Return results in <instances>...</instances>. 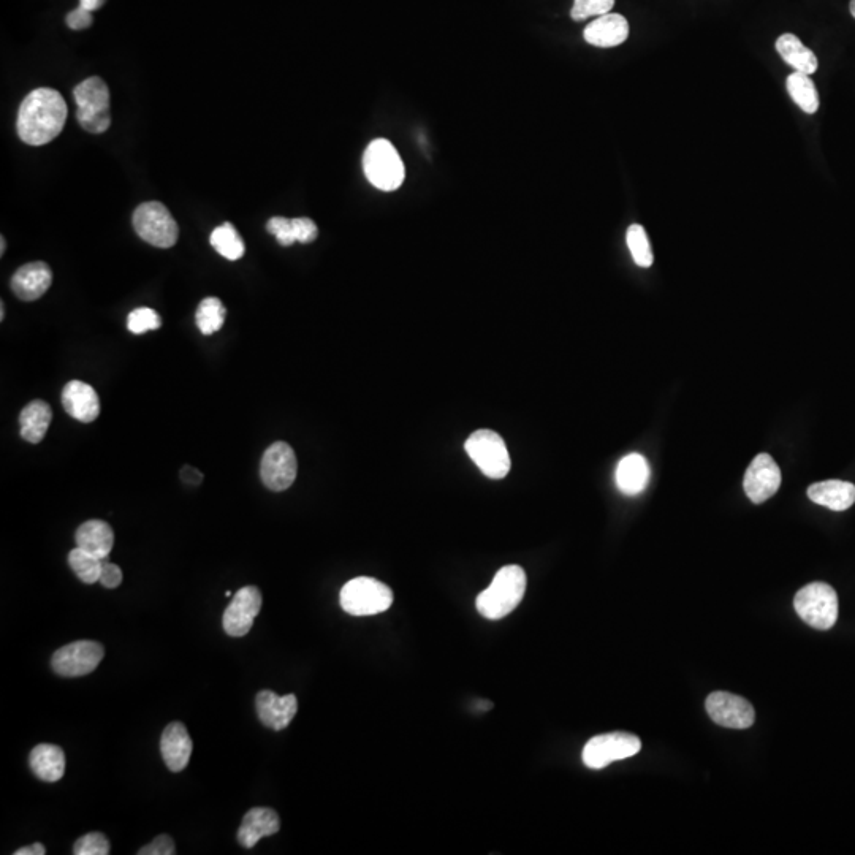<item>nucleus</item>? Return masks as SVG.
<instances>
[{"instance_id":"nucleus-1","label":"nucleus","mask_w":855,"mask_h":855,"mask_svg":"<svg viewBox=\"0 0 855 855\" xmlns=\"http://www.w3.org/2000/svg\"><path fill=\"white\" fill-rule=\"evenodd\" d=\"M67 113V103L59 92L50 88L35 89L19 107L16 122L19 138L31 146L50 143L64 129Z\"/></svg>"},{"instance_id":"nucleus-2","label":"nucleus","mask_w":855,"mask_h":855,"mask_svg":"<svg viewBox=\"0 0 855 855\" xmlns=\"http://www.w3.org/2000/svg\"><path fill=\"white\" fill-rule=\"evenodd\" d=\"M526 574L523 567L506 566L498 570L493 582L477 596L475 607L483 618L501 620L512 613L523 601L526 593Z\"/></svg>"},{"instance_id":"nucleus-3","label":"nucleus","mask_w":855,"mask_h":855,"mask_svg":"<svg viewBox=\"0 0 855 855\" xmlns=\"http://www.w3.org/2000/svg\"><path fill=\"white\" fill-rule=\"evenodd\" d=\"M73 95L76 102V119L80 126L97 135L107 132L111 126L110 89L107 83L99 76H92L78 84Z\"/></svg>"},{"instance_id":"nucleus-4","label":"nucleus","mask_w":855,"mask_h":855,"mask_svg":"<svg viewBox=\"0 0 855 855\" xmlns=\"http://www.w3.org/2000/svg\"><path fill=\"white\" fill-rule=\"evenodd\" d=\"M363 170L369 183L376 189L392 192L399 189L406 178L404 162L390 141L377 138L371 141L363 156Z\"/></svg>"},{"instance_id":"nucleus-5","label":"nucleus","mask_w":855,"mask_h":855,"mask_svg":"<svg viewBox=\"0 0 855 855\" xmlns=\"http://www.w3.org/2000/svg\"><path fill=\"white\" fill-rule=\"evenodd\" d=\"M339 602L352 616L379 615L392 607L393 591L376 578L358 577L342 586Z\"/></svg>"},{"instance_id":"nucleus-6","label":"nucleus","mask_w":855,"mask_h":855,"mask_svg":"<svg viewBox=\"0 0 855 855\" xmlns=\"http://www.w3.org/2000/svg\"><path fill=\"white\" fill-rule=\"evenodd\" d=\"M795 612L808 626L829 631L838 620V596L827 583H810L795 594Z\"/></svg>"},{"instance_id":"nucleus-7","label":"nucleus","mask_w":855,"mask_h":855,"mask_svg":"<svg viewBox=\"0 0 855 855\" xmlns=\"http://www.w3.org/2000/svg\"><path fill=\"white\" fill-rule=\"evenodd\" d=\"M471 460L490 479H504L510 471V455L506 442L491 430H479L464 444Z\"/></svg>"},{"instance_id":"nucleus-8","label":"nucleus","mask_w":855,"mask_h":855,"mask_svg":"<svg viewBox=\"0 0 855 855\" xmlns=\"http://www.w3.org/2000/svg\"><path fill=\"white\" fill-rule=\"evenodd\" d=\"M133 227L141 240L160 249L173 247L178 241V224L167 206L159 202H148L138 206L133 213Z\"/></svg>"},{"instance_id":"nucleus-9","label":"nucleus","mask_w":855,"mask_h":855,"mask_svg":"<svg viewBox=\"0 0 855 855\" xmlns=\"http://www.w3.org/2000/svg\"><path fill=\"white\" fill-rule=\"evenodd\" d=\"M642 749L640 738L626 732L597 735L583 748V764L593 770H601L616 760L635 756Z\"/></svg>"},{"instance_id":"nucleus-10","label":"nucleus","mask_w":855,"mask_h":855,"mask_svg":"<svg viewBox=\"0 0 855 855\" xmlns=\"http://www.w3.org/2000/svg\"><path fill=\"white\" fill-rule=\"evenodd\" d=\"M105 656L100 643L80 640L62 646L53 654V670L61 677H83L99 667Z\"/></svg>"},{"instance_id":"nucleus-11","label":"nucleus","mask_w":855,"mask_h":855,"mask_svg":"<svg viewBox=\"0 0 855 855\" xmlns=\"http://www.w3.org/2000/svg\"><path fill=\"white\" fill-rule=\"evenodd\" d=\"M297 456L285 442H274L268 447L260 464L263 485L271 491H285L297 479Z\"/></svg>"},{"instance_id":"nucleus-12","label":"nucleus","mask_w":855,"mask_h":855,"mask_svg":"<svg viewBox=\"0 0 855 855\" xmlns=\"http://www.w3.org/2000/svg\"><path fill=\"white\" fill-rule=\"evenodd\" d=\"M708 716L727 729H748L753 726L756 711L743 697L730 692H713L705 702Z\"/></svg>"},{"instance_id":"nucleus-13","label":"nucleus","mask_w":855,"mask_h":855,"mask_svg":"<svg viewBox=\"0 0 855 855\" xmlns=\"http://www.w3.org/2000/svg\"><path fill=\"white\" fill-rule=\"evenodd\" d=\"M262 593L257 586H244L233 596L222 618L224 631L230 637H244L249 634L254 620L262 610Z\"/></svg>"},{"instance_id":"nucleus-14","label":"nucleus","mask_w":855,"mask_h":855,"mask_svg":"<svg viewBox=\"0 0 855 855\" xmlns=\"http://www.w3.org/2000/svg\"><path fill=\"white\" fill-rule=\"evenodd\" d=\"M743 487L754 504H762L775 496L781 487V469L772 456L759 453L754 458L746 471Z\"/></svg>"},{"instance_id":"nucleus-15","label":"nucleus","mask_w":855,"mask_h":855,"mask_svg":"<svg viewBox=\"0 0 855 855\" xmlns=\"http://www.w3.org/2000/svg\"><path fill=\"white\" fill-rule=\"evenodd\" d=\"M257 715L263 726L273 730H284L290 726L298 711V700L295 694L278 696L276 692L260 691L255 699Z\"/></svg>"},{"instance_id":"nucleus-16","label":"nucleus","mask_w":855,"mask_h":855,"mask_svg":"<svg viewBox=\"0 0 855 855\" xmlns=\"http://www.w3.org/2000/svg\"><path fill=\"white\" fill-rule=\"evenodd\" d=\"M62 406L78 422L92 423L100 414V399L91 385L72 380L62 390Z\"/></svg>"},{"instance_id":"nucleus-17","label":"nucleus","mask_w":855,"mask_h":855,"mask_svg":"<svg viewBox=\"0 0 855 855\" xmlns=\"http://www.w3.org/2000/svg\"><path fill=\"white\" fill-rule=\"evenodd\" d=\"M192 740L183 722H171L160 738V753L164 757L168 770L183 772L192 756Z\"/></svg>"},{"instance_id":"nucleus-18","label":"nucleus","mask_w":855,"mask_h":855,"mask_svg":"<svg viewBox=\"0 0 855 855\" xmlns=\"http://www.w3.org/2000/svg\"><path fill=\"white\" fill-rule=\"evenodd\" d=\"M53 282V273L45 262H32L21 266L12 278V290L23 301L42 298Z\"/></svg>"},{"instance_id":"nucleus-19","label":"nucleus","mask_w":855,"mask_h":855,"mask_svg":"<svg viewBox=\"0 0 855 855\" xmlns=\"http://www.w3.org/2000/svg\"><path fill=\"white\" fill-rule=\"evenodd\" d=\"M586 42L597 48H613L626 42L629 37V23L623 15L607 13L597 16L583 32Z\"/></svg>"},{"instance_id":"nucleus-20","label":"nucleus","mask_w":855,"mask_h":855,"mask_svg":"<svg viewBox=\"0 0 855 855\" xmlns=\"http://www.w3.org/2000/svg\"><path fill=\"white\" fill-rule=\"evenodd\" d=\"M281 829V821L276 811L271 808H252L244 814L240 830H238V843L246 849L254 848L265 836H273Z\"/></svg>"},{"instance_id":"nucleus-21","label":"nucleus","mask_w":855,"mask_h":855,"mask_svg":"<svg viewBox=\"0 0 855 855\" xmlns=\"http://www.w3.org/2000/svg\"><path fill=\"white\" fill-rule=\"evenodd\" d=\"M650 464L640 453L624 456L616 468V487L627 496H637L650 482Z\"/></svg>"},{"instance_id":"nucleus-22","label":"nucleus","mask_w":855,"mask_h":855,"mask_svg":"<svg viewBox=\"0 0 855 855\" xmlns=\"http://www.w3.org/2000/svg\"><path fill=\"white\" fill-rule=\"evenodd\" d=\"M808 498L819 506L843 512L854 506L855 485L843 480H825V482L814 483L808 488Z\"/></svg>"},{"instance_id":"nucleus-23","label":"nucleus","mask_w":855,"mask_h":855,"mask_svg":"<svg viewBox=\"0 0 855 855\" xmlns=\"http://www.w3.org/2000/svg\"><path fill=\"white\" fill-rule=\"evenodd\" d=\"M75 540L76 547L105 561L113 550L114 532L107 521L89 520L78 528Z\"/></svg>"},{"instance_id":"nucleus-24","label":"nucleus","mask_w":855,"mask_h":855,"mask_svg":"<svg viewBox=\"0 0 855 855\" xmlns=\"http://www.w3.org/2000/svg\"><path fill=\"white\" fill-rule=\"evenodd\" d=\"M32 773L45 783H57L65 773V754L56 745H37L29 757Z\"/></svg>"},{"instance_id":"nucleus-25","label":"nucleus","mask_w":855,"mask_h":855,"mask_svg":"<svg viewBox=\"0 0 855 855\" xmlns=\"http://www.w3.org/2000/svg\"><path fill=\"white\" fill-rule=\"evenodd\" d=\"M776 51L783 57V61L798 73L813 75L819 65L816 54L808 46L803 45L802 40L794 34L781 35L776 40Z\"/></svg>"},{"instance_id":"nucleus-26","label":"nucleus","mask_w":855,"mask_h":855,"mask_svg":"<svg viewBox=\"0 0 855 855\" xmlns=\"http://www.w3.org/2000/svg\"><path fill=\"white\" fill-rule=\"evenodd\" d=\"M51 420H53V411H51L50 404L45 403V401H32L24 407L23 412L19 415L21 437L31 444H38V442L43 441V437L48 433Z\"/></svg>"},{"instance_id":"nucleus-27","label":"nucleus","mask_w":855,"mask_h":855,"mask_svg":"<svg viewBox=\"0 0 855 855\" xmlns=\"http://www.w3.org/2000/svg\"><path fill=\"white\" fill-rule=\"evenodd\" d=\"M786 88L791 99L802 108L805 113L814 114L819 110V94L810 75L805 73H792L787 76Z\"/></svg>"},{"instance_id":"nucleus-28","label":"nucleus","mask_w":855,"mask_h":855,"mask_svg":"<svg viewBox=\"0 0 855 855\" xmlns=\"http://www.w3.org/2000/svg\"><path fill=\"white\" fill-rule=\"evenodd\" d=\"M211 246L216 249L222 257H225L227 260H240L244 255V251H246V247H244L243 240H241L240 233L236 232V228L233 227L232 224H224L221 227H217L213 233H211Z\"/></svg>"},{"instance_id":"nucleus-29","label":"nucleus","mask_w":855,"mask_h":855,"mask_svg":"<svg viewBox=\"0 0 855 855\" xmlns=\"http://www.w3.org/2000/svg\"><path fill=\"white\" fill-rule=\"evenodd\" d=\"M69 564L81 582L86 583V585L99 582L103 559L91 555L83 548L76 547L69 553Z\"/></svg>"},{"instance_id":"nucleus-30","label":"nucleus","mask_w":855,"mask_h":855,"mask_svg":"<svg viewBox=\"0 0 855 855\" xmlns=\"http://www.w3.org/2000/svg\"><path fill=\"white\" fill-rule=\"evenodd\" d=\"M225 306L219 298L209 297L200 303L198 306L195 320H197L198 330L202 331L203 335L209 336L221 330L225 322Z\"/></svg>"},{"instance_id":"nucleus-31","label":"nucleus","mask_w":855,"mask_h":855,"mask_svg":"<svg viewBox=\"0 0 855 855\" xmlns=\"http://www.w3.org/2000/svg\"><path fill=\"white\" fill-rule=\"evenodd\" d=\"M626 241L634 262L642 268H650L653 265L654 257L645 228L639 224H632L631 227L627 228Z\"/></svg>"},{"instance_id":"nucleus-32","label":"nucleus","mask_w":855,"mask_h":855,"mask_svg":"<svg viewBox=\"0 0 855 855\" xmlns=\"http://www.w3.org/2000/svg\"><path fill=\"white\" fill-rule=\"evenodd\" d=\"M162 325L159 314L154 309L138 308L130 312L127 327L133 335H143L146 331L159 330Z\"/></svg>"},{"instance_id":"nucleus-33","label":"nucleus","mask_w":855,"mask_h":855,"mask_svg":"<svg viewBox=\"0 0 855 855\" xmlns=\"http://www.w3.org/2000/svg\"><path fill=\"white\" fill-rule=\"evenodd\" d=\"M613 5L615 0H574L570 16L574 21H583L593 16L607 15L612 12Z\"/></svg>"},{"instance_id":"nucleus-34","label":"nucleus","mask_w":855,"mask_h":855,"mask_svg":"<svg viewBox=\"0 0 855 855\" xmlns=\"http://www.w3.org/2000/svg\"><path fill=\"white\" fill-rule=\"evenodd\" d=\"M75 855H108L110 854V841L103 833L94 832L81 836L73 846Z\"/></svg>"},{"instance_id":"nucleus-35","label":"nucleus","mask_w":855,"mask_h":855,"mask_svg":"<svg viewBox=\"0 0 855 855\" xmlns=\"http://www.w3.org/2000/svg\"><path fill=\"white\" fill-rule=\"evenodd\" d=\"M266 228H268V232L278 240L281 246L289 247L293 243H297L292 219H287V217H273V219L268 221Z\"/></svg>"},{"instance_id":"nucleus-36","label":"nucleus","mask_w":855,"mask_h":855,"mask_svg":"<svg viewBox=\"0 0 855 855\" xmlns=\"http://www.w3.org/2000/svg\"><path fill=\"white\" fill-rule=\"evenodd\" d=\"M292 222L297 243L309 244L317 240L319 228H317L316 222L311 221L308 217H297V219H292Z\"/></svg>"},{"instance_id":"nucleus-37","label":"nucleus","mask_w":855,"mask_h":855,"mask_svg":"<svg viewBox=\"0 0 855 855\" xmlns=\"http://www.w3.org/2000/svg\"><path fill=\"white\" fill-rule=\"evenodd\" d=\"M175 843L171 840V836L159 835L146 844L145 848L138 851V855H175Z\"/></svg>"},{"instance_id":"nucleus-38","label":"nucleus","mask_w":855,"mask_h":855,"mask_svg":"<svg viewBox=\"0 0 855 855\" xmlns=\"http://www.w3.org/2000/svg\"><path fill=\"white\" fill-rule=\"evenodd\" d=\"M92 21H94V19H92V12H89V10H86V8L83 7L75 8V10L70 12L69 15H67V18H65V23H67V26H69L70 29H73V31H84V29H88V27L92 26Z\"/></svg>"},{"instance_id":"nucleus-39","label":"nucleus","mask_w":855,"mask_h":855,"mask_svg":"<svg viewBox=\"0 0 855 855\" xmlns=\"http://www.w3.org/2000/svg\"><path fill=\"white\" fill-rule=\"evenodd\" d=\"M99 583H102L105 588H118L122 583L121 567L113 563L103 561L102 574H100Z\"/></svg>"},{"instance_id":"nucleus-40","label":"nucleus","mask_w":855,"mask_h":855,"mask_svg":"<svg viewBox=\"0 0 855 855\" xmlns=\"http://www.w3.org/2000/svg\"><path fill=\"white\" fill-rule=\"evenodd\" d=\"M181 477H183L184 482L190 483V485H200L203 480V475L197 469L190 468V466H184L183 471H181Z\"/></svg>"},{"instance_id":"nucleus-41","label":"nucleus","mask_w":855,"mask_h":855,"mask_svg":"<svg viewBox=\"0 0 855 855\" xmlns=\"http://www.w3.org/2000/svg\"><path fill=\"white\" fill-rule=\"evenodd\" d=\"M46 848L42 843H34L31 846H26V848L18 849L15 852V855H45Z\"/></svg>"},{"instance_id":"nucleus-42","label":"nucleus","mask_w":855,"mask_h":855,"mask_svg":"<svg viewBox=\"0 0 855 855\" xmlns=\"http://www.w3.org/2000/svg\"><path fill=\"white\" fill-rule=\"evenodd\" d=\"M107 0H80V7L86 8L89 12H95L105 5Z\"/></svg>"},{"instance_id":"nucleus-43","label":"nucleus","mask_w":855,"mask_h":855,"mask_svg":"<svg viewBox=\"0 0 855 855\" xmlns=\"http://www.w3.org/2000/svg\"><path fill=\"white\" fill-rule=\"evenodd\" d=\"M5 319V306L4 303L0 304V320Z\"/></svg>"},{"instance_id":"nucleus-44","label":"nucleus","mask_w":855,"mask_h":855,"mask_svg":"<svg viewBox=\"0 0 855 855\" xmlns=\"http://www.w3.org/2000/svg\"><path fill=\"white\" fill-rule=\"evenodd\" d=\"M0 241H2V247H0V254L4 255L5 254V247H7V244H5L4 236H2V240H0Z\"/></svg>"},{"instance_id":"nucleus-45","label":"nucleus","mask_w":855,"mask_h":855,"mask_svg":"<svg viewBox=\"0 0 855 855\" xmlns=\"http://www.w3.org/2000/svg\"><path fill=\"white\" fill-rule=\"evenodd\" d=\"M849 10H851V15L855 18V0H851V5H849Z\"/></svg>"}]
</instances>
